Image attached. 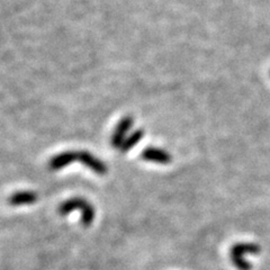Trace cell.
<instances>
[{"label": "cell", "instance_id": "6da1fadb", "mask_svg": "<svg viewBox=\"0 0 270 270\" xmlns=\"http://www.w3.org/2000/svg\"><path fill=\"white\" fill-rule=\"evenodd\" d=\"M80 211L81 212V223L85 228H89L92 224L93 219H95V210L93 206L86 200L85 198L81 197H73L70 198L59 206V214L62 216H66L73 211Z\"/></svg>", "mask_w": 270, "mask_h": 270}, {"label": "cell", "instance_id": "7a4b0ae2", "mask_svg": "<svg viewBox=\"0 0 270 270\" xmlns=\"http://www.w3.org/2000/svg\"><path fill=\"white\" fill-rule=\"evenodd\" d=\"M259 247L254 243H237L231 249V260L239 270H250L251 265L244 259V254L258 253Z\"/></svg>", "mask_w": 270, "mask_h": 270}, {"label": "cell", "instance_id": "3957f363", "mask_svg": "<svg viewBox=\"0 0 270 270\" xmlns=\"http://www.w3.org/2000/svg\"><path fill=\"white\" fill-rule=\"evenodd\" d=\"M78 161H80V163L86 165L90 170H92L96 175L104 176L107 174V165L88 151H79Z\"/></svg>", "mask_w": 270, "mask_h": 270}, {"label": "cell", "instance_id": "277c9868", "mask_svg": "<svg viewBox=\"0 0 270 270\" xmlns=\"http://www.w3.org/2000/svg\"><path fill=\"white\" fill-rule=\"evenodd\" d=\"M133 125V118L132 116H125L122 118L120 121V123L116 125L115 127V131L113 133V136H111V145L115 149H118V147H122L123 145L124 141L127 138V133L129 129H131Z\"/></svg>", "mask_w": 270, "mask_h": 270}, {"label": "cell", "instance_id": "5b68a950", "mask_svg": "<svg viewBox=\"0 0 270 270\" xmlns=\"http://www.w3.org/2000/svg\"><path fill=\"white\" fill-rule=\"evenodd\" d=\"M141 158L147 162H154L159 164H169L172 160L170 153L159 147H146L142 151Z\"/></svg>", "mask_w": 270, "mask_h": 270}, {"label": "cell", "instance_id": "8992f818", "mask_svg": "<svg viewBox=\"0 0 270 270\" xmlns=\"http://www.w3.org/2000/svg\"><path fill=\"white\" fill-rule=\"evenodd\" d=\"M78 160V152L77 151H66V152L59 153L54 156L49 162V167L53 171H57L60 169H63L68 165L73 163L74 161Z\"/></svg>", "mask_w": 270, "mask_h": 270}, {"label": "cell", "instance_id": "52a82bcc", "mask_svg": "<svg viewBox=\"0 0 270 270\" xmlns=\"http://www.w3.org/2000/svg\"><path fill=\"white\" fill-rule=\"evenodd\" d=\"M37 200V194L34 192H17L9 197L8 203L12 206L31 205Z\"/></svg>", "mask_w": 270, "mask_h": 270}, {"label": "cell", "instance_id": "ba28073f", "mask_svg": "<svg viewBox=\"0 0 270 270\" xmlns=\"http://www.w3.org/2000/svg\"><path fill=\"white\" fill-rule=\"evenodd\" d=\"M143 135H144V133L142 129H138V131H135L134 133H132L131 135H128L127 138H126V140L124 141L123 143V145H122L121 147V150H122V152H127V151H129L131 149H133L136 144H138L140 141H141L142 138H143Z\"/></svg>", "mask_w": 270, "mask_h": 270}]
</instances>
